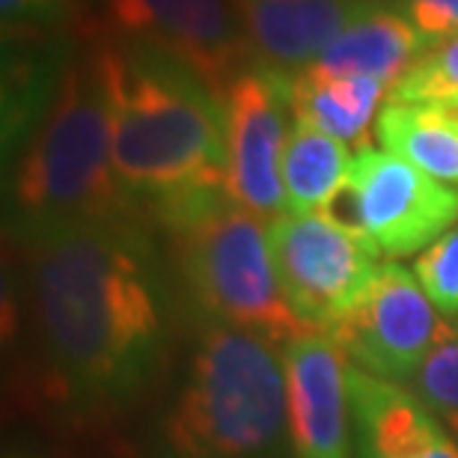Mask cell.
Listing matches in <instances>:
<instances>
[{
    "label": "cell",
    "instance_id": "cell-1",
    "mask_svg": "<svg viewBox=\"0 0 458 458\" xmlns=\"http://www.w3.org/2000/svg\"><path fill=\"white\" fill-rule=\"evenodd\" d=\"M42 348L69 396L128 399L149 378L164 307L140 224H87L27 235Z\"/></svg>",
    "mask_w": 458,
    "mask_h": 458
},
{
    "label": "cell",
    "instance_id": "cell-2",
    "mask_svg": "<svg viewBox=\"0 0 458 458\" xmlns=\"http://www.w3.org/2000/svg\"><path fill=\"white\" fill-rule=\"evenodd\" d=\"M111 114L116 179L137 203L224 188L221 98L194 72L146 45L107 39L89 54Z\"/></svg>",
    "mask_w": 458,
    "mask_h": 458
},
{
    "label": "cell",
    "instance_id": "cell-3",
    "mask_svg": "<svg viewBox=\"0 0 458 458\" xmlns=\"http://www.w3.org/2000/svg\"><path fill=\"white\" fill-rule=\"evenodd\" d=\"M289 441L283 348L206 325L161 420V458H280Z\"/></svg>",
    "mask_w": 458,
    "mask_h": 458
},
{
    "label": "cell",
    "instance_id": "cell-4",
    "mask_svg": "<svg viewBox=\"0 0 458 458\" xmlns=\"http://www.w3.org/2000/svg\"><path fill=\"white\" fill-rule=\"evenodd\" d=\"M152 215L167 229L179 280L206 325L259 334L280 348L310 334L283 298L268 224L235 206L226 188L167 199Z\"/></svg>",
    "mask_w": 458,
    "mask_h": 458
},
{
    "label": "cell",
    "instance_id": "cell-5",
    "mask_svg": "<svg viewBox=\"0 0 458 458\" xmlns=\"http://www.w3.org/2000/svg\"><path fill=\"white\" fill-rule=\"evenodd\" d=\"M24 233L87 224H137V199L116 179L111 114L93 63L63 72L48 111L13 173Z\"/></svg>",
    "mask_w": 458,
    "mask_h": 458
},
{
    "label": "cell",
    "instance_id": "cell-6",
    "mask_svg": "<svg viewBox=\"0 0 458 458\" xmlns=\"http://www.w3.org/2000/svg\"><path fill=\"white\" fill-rule=\"evenodd\" d=\"M322 215L372 242L387 259H402L458 226V188L387 149H363Z\"/></svg>",
    "mask_w": 458,
    "mask_h": 458
},
{
    "label": "cell",
    "instance_id": "cell-7",
    "mask_svg": "<svg viewBox=\"0 0 458 458\" xmlns=\"http://www.w3.org/2000/svg\"><path fill=\"white\" fill-rule=\"evenodd\" d=\"M274 271L286 304L310 331L327 334L381 268L378 247L325 215H286L268 224Z\"/></svg>",
    "mask_w": 458,
    "mask_h": 458
},
{
    "label": "cell",
    "instance_id": "cell-8",
    "mask_svg": "<svg viewBox=\"0 0 458 458\" xmlns=\"http://www.w3.org/2000/svg\"><path fill=\"white\" fill-rule=\"evenodd\" d=\"M450 327L453 318H444L432 307L414 271L384 262L327 334L357 369L408 384Z\"/></svg>",
    "mask_w": 458,
    "mask_h": 458
},
{
    "label": "cell",
    "instance_id": "cell-9",
    "mask_svg": "<svg viewBox=\"0 0 458 458\" xmlns=\"http://www.w3.org/2000/svg\"><path fill=\"white\" fill-rule=\"evenodd\" d=\"M226 197L244 212L271 224L286 212L283 152L292 114L283 89V72L244 69L221 93Z\"/></svg>",
    "mask_w": 458,
    "mask_h": 458
},
{
    "label": "cell",
    "instance_id": "cell-10",
    "mask_svg": "<svg viewBox=\"0 0 458 458\" xmlns=\"http://www.w3.org/2000/svg\"><path fill=\"white\" fill-rule=\"evenodd\" d=\"M105 15L116 39L176 60L217 98L247 69L250 36L235 0H105Z\"/></svg>",
    "mask_w": 458,
    "mask_h": 458
},
{
    "label": "cell",
    "instance_id": "cell-11",
    "mask_svg": "<svg viewBox=\"0 0 458 458\" xmlns=\"http://www.w3.org/2000/svg\"><path fill=\"white\" fill-rule=\"evenodd\" d=\"M289 446L295 458H352L348 363L331 334L310 331L283 345Z\"/></svg>",
    "mask_w": 458,
    "mask_h": 458
},
{
    "label": "cell",
    "instance_id": "cell-12",
    "mask_svg": "<svg viewBox=\"0 0 458 458\" xmlns=\"http://www.w3.org/2000/svg\"><path fill=\"white\" fill-rule=\"evenodd\" d=\"M357 458H458V441L417 393L348 366Z\"/></svg>",
    "mask_w": 458,
    "mask_h": 458
},
{
    "label": "cell",
    "instance_id": "cell-13",
    "mask_svg": "<svg viewBox=\"0 0 458 458\" xmlns=\"http://www.w3.org/2000/svg\"><path fill=\"white\" fill-rule=\"evenodd\" d=\"M369 0H235L250 45L271 66L316 63Z\"/></svg>",
    "mask_w": 458,
    "mask_h": 458
},
{
    "label": "cell",
    "instance_id": "cell-14",
    "mask_svg": "<svg viewBox=\"0 0 458 458\" xmlns=\"http://www.w3.org/2000/svg\"><path fill=\"white\" fill-rule=\"evenodd\" d=\"M426 48L428 42L408 21L405 13H393L369 0L310 66L331 75L381 81L393 93V87L408 75V69Z\"/></svg>",
    "mask_w": 458,
    "mask_h": 458
},
{
    "label": "cell",
    "instance_id": "cell-15",
    "mask_svg": "<svg viewBox=\"0 0 458 458\" xmlns=\"http://www.w3.org/2000/svg\"><path fill=\"white\" fill-rule=\"evenodd\" d=\"M283 89L292 119L322 128L357 152L372 149V123H378L381 102L390 98V89L381 81L331 75L316 66L283 72Z\"/></svg>",
    "mask_w": 458,
    "mask_h": 458
},
{
    "label": "cell",
    "instance_id": "cell-16",
    "mask_svg": "<svg viewBox=\"0 0 458 458\" xmlns=\"http://www.w3.org/2000/svg\"><path fill=\"white\" fill-rule=\"evenodd\" d=\"M375 137L381 149L458 188V111L453 107L387 98L375 123Z\"/></svg>",
    "mask_w": 458,
    "mask_h": 458
},
{
    "label": "cell",
    "instance_id": "cell-17",
    "mask_svg": "<svg viewBox=\"0 0 458 458\" xmlns=\"http://www.w3.org/2000/svg\"><path fill=\"white\" fill-rule=\"evenodd\" d=\"M352 167L348 146L322 128L292 119L283 152V194L286 215H322Z\"/></svg>",
    "mask_w": 458,
    "mask_h": 458
},
{
    "label": "cell",
    "instance_id": "cell-18",
    "mask_svg": "<svg viewBox=\"0 0 458 458\" xmlns=\"http://www.w3.org/2000/svg\"><path fill=\"white\" fill-rule=\"evenodd\" d=\"M390 98L458 111V33L428 45L408 69V75L393 87Z\"/></svg>",
    "mask_w": 458,
    "mask_h": 458
},
{
    "label": "cell",
    "instance_id": "cell-19",
    "mask_svg": "<svg viewBox=\"0 0 458 458\" xmlns=\"http://www.w3.org/2000/svg\"><path fill=\"white\" fill-rule=\"evenodd\" d=\"M405 387L417 393V399L441 420L455 441H458V318H453V327L437 343L417 375Z\"/></svg>",
    "mask_w": 458,
    "mask_h": 458
},
{
    "label": "cell",
    "instance_id": "cell-20",
    "mask_svg": "<svg viewBox=\"0 0 458 458\" xmlns=\"http://www.w3.org/2000/svg\"><path fill=\"white\" fill-rule=\"evenodd\" d=\"M411 271L437 313L444 318H458V226L417 253Z\"/></svg>",
    "mask_w": 458,
    "mask_h": 458
},
{
    "label": "cell",
    "instance_id": "cell-21",
    "mask_svg": "<svg viewBox=\"0 0 458 458\" xmlns=\"http://www.w3.org/2000/svg\"><path fill=\"white\" fill-rule=\"evenodd\" d=\"M405 15L428 45L458 33V0H405Z\"/></svg>",
    "mask_w": 458,
    "mask_h": 458
},
{
    "label": "cell",
    "instance_id": "cell-22",
    "mask_svg": "<svg viewBox=\"0 0 458 458\" xmlns=\"http://www.w3.org/2000/svg\"><path fill=\"white\" fill-rule=\"evenodd\" d=\"M66 0H0V18H4V33L21 30V27H42L57 21L63 15Z\"/></svg>",
    "mask_w": 458,
    "mask_h": 458
},
{
    "label": "cell",
    "instance_id": "cell-23",
    "mask_svg": "<svg viewBox=\"0 0 458 458\" xmlns=\"http://www.w3.org/2000/svg\"><path fill=\"white\" fill-rule=\"evenodd\" d=\"M9 458H21V455H9Z\"/></svg>",
    "mask_w": 458,
    "mask_h": 458
}]
</instances>
